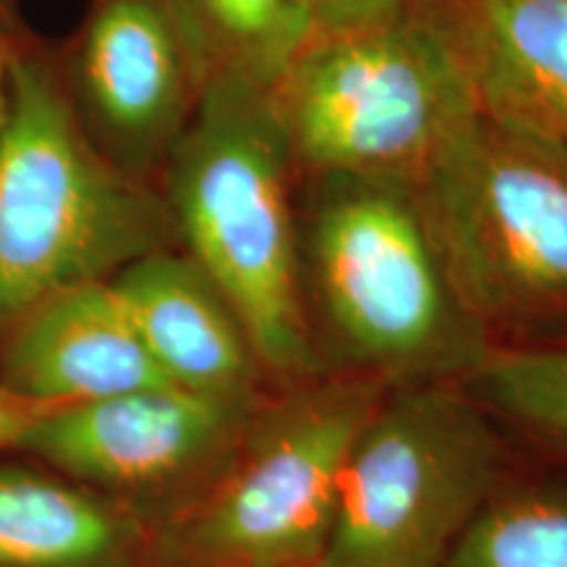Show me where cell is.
Segmentation results:
<instances>
[{
    "mask_svg": "<svg viewBox=\"0 0 567 567\" xmlns=\"http://www.w3.org/2000/svg\"><path fill=\"white\" fill-rule=\"evenodd\" d=\"M295 168L268 90L213 74L161 193L182 250L221 289L279 386L326 373L305 302Z\"/></svg>",
    "mask_w": 567,
    "mask_h": 567,
    "instance_id": "1",
    "label": "cell"
},
{
    "mask_svg": "<svg viewBox=\"0 0 567 567\" xmlns=\"http://www.w3.org/2000/svg\"><path fill=\"white\" fill-rule=\"evenodd\" d=\"M300 258L308 313L313 305L350 373L386 386L465 381L494 350L415 179L310 174Z\"/></svg>",
    "mask_w": 567,
    "mask_h": 567,
    "instance_id": "2",
    "label": "cell"
},
{
    "mask_svg": "<svg viewBox=\"0 0 567 567\" xmlns=\"http://www.w3.org/2000/svg\"><path fill=\"white\" fill-rule=\"evenodd\" d=\"M174 239L163 195L92 145L53 71L13 61L0 130V337L45 297L109 281Z\"/></svg>",
    "mask_w": 567,
    "mask_h": 567,
    "instance_id": "3",
    "label": "cell"
},
{
    "mask_svg": "<svg viewBox=\"0 0 567 567\" xmlns=\"http://www.w3.org/2000/svg\"><path fill=\"white\" fill-rule=\"evenodd\" d=\"M446 266L499 347L567 342V145L478 109L421 174Z\"/></svg>",
    "mask_w": 567,
    "mask_h": 567,
    "instance_id": "4",
    "label": "cell"
},
{
    "mask_svg": "<svg viewBox=\"0 0 567 567\" xmlns=\"http://www.w3.org/2000/svg\"><path fill=\"white\" fill-rule=\"evenodd\" d=\"M268 101L297 168L415 182L481 109L463 53L429 0L371 24L316 32Z\"/></svg>",
    "mask_w": 567,
    "mask_h": 567,
    "instance_id": "5",
    "label": "cell"
},
{
    "mask_svg": "<svg viewBox=\"0 0 567 567\" xmlns=\"http://www.w3.org/2000/svg\"><path fill=\"white\" fill-rule=\"evenodd\" d=\"M386 389L323 373L268 394L221 478L161 534V565L321 567L347 460Z\"/></svg>",
    "mask_w": 567,
    "mask_h": 567,
    "instance_id": "6",
    "label": "cell"
},
{
    "mask_svg": "<svg viewBox=\"0 0 567 567\" xmlns=\"http://www.w3.org/2000/svg\"><path fill=\"white\" fill-rule=\"evenodd\" d=\"M507 476L505 429L463 381L389 386L347 460L321 567H439Z\"/></svg>",
    "mask_w": 567,
    "mask_h": 567,
    "instance_id": "7",
    "label": "cell"
},
{
    "mask_svg": "<svg viewBox=\"0 0 567 567\" xmlns=\"http://www.w3.org/2000/svg\"><path fill=\"white\" fill-rule=\"evenodd\" d=\"M268 394L137 389L53 410L13 452L111 496L161 536L221 478Z\"/></svg>",
    "mask_w": 567,
    "mask_h": 567,
    "instance_id": "8",
    "label": "cell"
},
{
    "mask_svg": "<svg viewBox=\"0 0 567 567\" xmlns=\"http://www.w3.org/2000/svg\"><path fill=\"white\" fill-rule=\"evenodd\" d=\"M205 74L174 0H105L84 32L80 87L111 163L142 179L189 124Z\"/></svg>",
    "mask_w": 567,
    "mask_h": 567,
    "instance_id": "9",
    "label": "cell"
},
{
    "mask_svg": "<svg viewBox=\"0 0 567 567\" xmlns=\"http://www.w3.org/2000/svg\"><path fill=\"white\" fill-rule=\"evenodd\" d=\"M0 386L63 408L174 384L111 281H87L32 305L0 337Z\"/></svg>",
    "mask_w": 567,
    "mask_h": 567,
    "instance_id": "10",
    "label": "cell"
},
{
    "mask_svg": "<svg viewBox=\"0 0 567 567\" xmlns=\"http://www.w3.org/2000/svg\"><path fill=\"white\" fill-rule=\"evenodd\" d=\"M155 365L174 386L258 394L271 381L221 289L179 247H161L111 276Z\"/></svg>",
    "mask_w": 567,
    "mask_h": 567,
    "instance_id": "11",
    "label": "cell"
},
{
    "mask_svg": "<svg viewBox=\"0 0 567 567\" xmlns=\"http://www.w3.org/2000/svg\"><path fill=\"white\" fill-rule=\"evenodd\" d=\"M0 567H163L130 507L21 452L0 455Z\"/></svg>",
    "mask_w": 567,
    "mask_h": 567,
    "instance_id": "12",
    "label": "cell"
},
{
    "mask_svg": "<svg viewBox=\"0 0 567 567\" xmlns=\"http://www.w3.org/2000/svg\"><path fill=\"white\" fill-rule=\"evenodd\" d=\"M478 105L567 145V0H429Z\"/></svg>",
    "mask_w": 567,
    "mask_h": 567,
    "instance_id": "13",
    "label": "cell"
},
{
    "mask_svg": "<svg viewBox=\"0 0 567 567\" xmlns=\"http://www.w3.org/2000/svg\"><path fill=\"white\" fill-rule=\"evenodd\" d=\"M439 567H567V467L507 476Z\"/></svg>",
    "mask_w": 567,
    "mask_h": 567,
    "instance_id": "14",
    "label": "cell"
},
{
    "mask_svg": "<svg viewBox=\"0 0 567 567\" xmlns=\"http://www.w3.org/2000/svg\"><path fill=\"white\" fill-rule=\"evenodd\" d=\"M205 80L231 74L271 87L313 27L297 0H174Z\"/></svg>",
    "mask_w": 567,
    "mask_h": 567,
    "instance_id": "15",
    "label": "cell"
},
{
    "mask_svg": "<svg viewBox=\"0 0 567 567\" xmlns=\"http://www.w3.org/2000/svg\"><path fill=\"white\" fill-rule=\"evenodd\" d=\"M463 384L502 429L567 467V342L494 347Z\"/></svg>",
    "mask_w": 567,
    "mask_h": 567,
    "instance_id": "16",
    "label": "cell"
},
{
    "mask_svg": "<svg viewBox=\"0 0 567 567\" xmlns=\"http://www.w3.org/2000/svg\"><path fill=\"white\" fill-rule=\"evenodd\" d=\"M415 0H297L313 32H334L394 17Z\"/></svg>",
    "mask_w": 567,
    "mask_h": 567,
    "instance_id": "17",
    "label": "cell"
},
{
    "mask_svg": "<svg viewBox=\"0 0 567 567\" xmlns=\"http://www.w3.org/2000/svg\"><path fill=\"white\" fill-rule=\"evenodd\" d=\"M53 410H59V405L27 400V396L13 394L11 389L0 386V455L17 450L21 436H24L40 417L53 413Z\"/></svg>",
    "mask_w": 567,
    "mask_h": 567,
    "instance_id": "18",
    "label": "cell"
},
{
    "mask_svg": "<svg viewBox=\"0 0 567 567\" xmlns=\"http://www.w3.org/2000/svg\"><path fill=\"white\" fill-rule=\"evenodd\" d=\"M11 66L13 61L6 53V42L0 38V130L6 126L9 118V105H11Z\"/></svg>",
    "mask_w": 567,
    "mask_h": 567,
    "instance_id": "19",
    "label": "cell"
}]
</instances>
